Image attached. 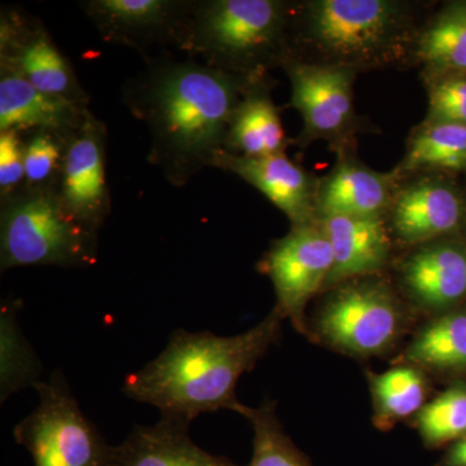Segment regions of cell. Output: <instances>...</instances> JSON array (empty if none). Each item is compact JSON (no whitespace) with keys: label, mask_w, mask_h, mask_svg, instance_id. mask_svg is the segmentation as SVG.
<instances>
[{"label":"cell","mask_w":466,"mask_h":466,"mask_svg":"<svg viewBox=\"0 0 466 466\" xmlns=\"http://www.w3.org/2000/svg\"><path fill=\"white\" fill-rule=\"evenodd\" d=\"M257 82L193 58L152 61L124 90L128 110L148 127L150 164L177 187L210 167L236 106Z\"/></svg>","instance_id":"6da1fadb"},{"label":"cell","mask_w":466,"mask_h":466,"mask_svg":"<svg viewBox=\"0 0 466 466\" xmlns=\"http://www.w3.org/2000/svg\"><path fill=\"white\" fill-rule=\"evenodd\" d=\"M283 320L272 309L256 327L232 337L177 329L159 357L126 376L122 390L157 408L161 419L184 425L220 410L242 415L247 406L236 398L238 380L278 342Z\"/></svg>","instance_id":"7a4b0ae2"},{"label":"cell","mask_w":466,"mask_h":466,"mask_svg":"<svg viewBox=\"0 0 466 466\" xmlns=\"http://www.w3.org/2000/svg\"><path fill=\"white\" fill-rule=\"evenodd\" d=\"M420 30L408 3L309 0L293 5L288 57L358 73L400 66L415 57Z\"/></svg>","instance_id":"3957f363"},{"label":"cell","mask_w":466,"mask_h":466,"mask_svg":"<svg viewBox=\"0 0 466 466\" xmlns=\"http://www.w3.org/2000/svg\"><path fill=\"white\" fill-rule=\"evenodd\" d=\"M291 17L284 0L195 2L177 47L213 69L265 81L289 55Z\"/></svg>","instance_id":"277c9868"},{"label":"cell","mask_w":466,"mask_h":466,"mask_svg":"<svg viewBox=\"0 0 466 466\" xmlns=\"http://www.w3.org/2000/svg\"><path fill=\"white\" fill-rule=\"evenodd\" d=\"M97 233L67 216L56 191H26L2 201L0 267H90Z\"/></svg>","instance_id":"5b68a950"},{"label":"cell","mask_w":466,"mask_h":466,"mask_svg":"<svg viewBox=\"0 0 466 466\" xmlns=\"http://www.w3.org/2000/svg\"><path fill=\"white\" fill-rule=\"evenodd\" d=\"M39 404L15 428L35 466H110L112 450L86 419L61 370L35 385Z\"/></svg>","instance_id":"8992f818"},{"label":"cell","mask_w":466,"mask_h":466,"mask_svg":"<svg viewBox=\"0 0 466 466\" xmlns=\"http://www.w3.org/2000/svg\"><path fill=\"white\" fill-rule=\"evenodd\" d=\"M373 276L333 288L319 311L315 329L329 348L351 357H373L400 339L406 315L400 299Z\"/></svg>","instance_id":"52a82bcc"},{"label":"cell","mask_w":466,"mask_h":466,"mask_svg":"<svg viewBox=\"0 0 466 466\" xmlns=\"http://www.w3.org/2000/svg\"><path fill=\"white\" fill-rule=\"evenodd\" d=\"M281 67L290 79V106L303 119L296 144L306 148L312 142L324 140L337 155L352 152L359 130L354 106L358 72L293 57L285 58Z\"/></svg>","instance_id":"ba28073f"},{"label":"cell","mask_w":466,"mask_h":466,"mask_svg":"<svg viewBox=\"0 0 466 466\" xmlns=\"http://www.w3.org/2000/svg\"><path fill=\"white\" fill-rule=\"evenodd\" d=\"M332 267V245L319 223L291 227L287 236L272 242L259 262V271L274 285V309L299 333H309L306 308L324 290Z\"/></svg>","instance_id":"9c48e42d"},{"label":"cell","mask_w":466,"mask_h":466,"mask_svg":"<svg viewBox=\"0 0 466 466\" xmlns=\"http://www.w3.org/2000/svg\"><path fill=\"white\" fill-rule=\"evenodd\" d=\"M106 126L90 110L66 137L56 193L67 216L97 233L110 214L106 177Z\"/></svg>","instance_id":"30bf717a"},{"label":"cell","mask_w":466,"mask_h":466,"mask_svg":"<svg viewBox=\"0 0 466 466\" xmlns=\"http://www.w3.org/2000/svg\"><path fill=\"white\" fill-rule=\"evenodd\" d=\"M0 67L23 76L39 91L87 106L88 95L46 27L14 9L0 17Z\"/></svg>","instance_id":"8fae6325"},{"label":"cell","mask_w":466,"mask_h":466,"mask_svg":"<svg viewBox=\"0 0 466 466\" xmlns=\"http://www.w3.org/2000/svg\"><path fill=\"white\" fill-rule=\"evenodd\" d=\"M195 2L174 0H90L82 3L86 15L106 42L144 50L174 45Z\"/></svg>","instance_id":"7c38bea8"},{"label":"cell","mask_w":466,"mask_h":466,"mask_svg":"<svg viewBox=\"0 0 466 466\" xmlns=\"http://www.w3.org/2000/svg\"><path fill=\"white\" fill-rule=\"evenodd\" d=\"M416 175L410 182H400L388 214L398 240L419 247L455 232L461 225L466 204L444 177Z\"/></svg>","instance_id":"4fadbf2b"},{"label":"cell","mask_w":466,"mask_h":466,"mask_svg":"<svg viewBox=\"0 0 466 466\" xmlns=\"http://www.w3.org/2000/svg\"><path fill=\"white\" fill-rule=\"evenodd\" d=\"M210 167L236 174L258 189L283 211L291 227L318 223L319 179L285 153L247 157L222 149Z\"/></svg>","instance_id":"5bb4252c"},{"label":"cell","mask_w":466,"mask_h":466,"mask_svg":"<svg viewBox=\"0 0 466 466\" xmlns=\"http://www.w3.org/2000/svg\"><path fill=\"white\" fill-rule=\"evenodd\" d=\"M400 276L419 308L449 311L466 299V244L443 238L419 245L401 262Z\"/></svg>","instance_id":"9a60e30c"},{"label":"cell","mask_w":466,"mask_h":466,"mask_svg":"<svg viewBox=\"0 0 466 466\" xmlns=\"http://www.w3.org/2000/svg\"><path fill=\"white\" fill-rule=\"evenodd\" d=\"M401 180L394 168L380 173L359 161L352 152L341 153L330 173L319 179L318 218H385Z\"/></svg>","instance_id":"2e32d148"},{"label":"cell","mask_w":466,"mask_h":466,"mask_svg":"<svg viewBox=\"0 0 466 466\" xmlns=\"http://www.w3.org/2000/svg\"><path fill=\"white\" fill-rule=\"evenodd\" d=\"M332 245L333 267L324 290L379 274L390 259L391 240L383 217L318 218Z\"/></svg>","instance_id":"e0dca14e"},{"label":"cell","mask_w":466,"mask_h":466,"mask_svg":"<svg viewBox=\"0 0 466 466\" xmlns=\"http://www.w3.org/2000/svg\"><path fill=\"white\" fill-rule=\"evenodd\" d=\"M87 112V106L39 91L23 76L0 67V133L46 130L66 137Z\"/></svg>","instance_id":"ac0fdd59"},{"label":"cell","mask_w":466,"mask_h":466,"mask_svg":"<svg viewBox=\"0 0 466 466\" xmlns=\"http://www.w3.org/2000/svg\"><path fill=\"white\" fill-rule=\"evenodd\" d=\"M110 466H238L211 455L189 437V425L161 419L137 426L127 440L113 447Z\"/></svg>","instance_id":"d6986e66"},{"label":"cell","mask_w":466,"mask_h":466,"mask_svg":"<svg viewBox=\"0 0 466 466\" xmlns=\"http://www.w3.org/2000/svg\"><path fill=\"white\" fill-rule=\"evenodd\" d=\"M289 139L266 81L257 82L245 92L236 106L223 150L232 155L260 157L285 153Z\"/></svg>","instance_id":"ffe728a7"},{"label":"cell","mask_w":466,"mask_h":466,"mask_svg":"<svg viewBox=\"0 0 466 466\" xmlns=\"http://www.w3.org/2000/svg\"><path fill=\"white\" fill-rule=\"evenodd\" d=\"M415 58L426 79L466 75V2L450 3L421 26Z\"/></svg>","instance_id":"44dd1931"},{"label":"cell","mask_w":466,"mask_h":466,"mask_svg":"<svg viewBox=\"0 0 466 466\" xmlns=\"http://www.w3.org/2000/svg\"><path fill=\"white\" fill-rule=\"evenodd\" d=\"M394 170L401 179L426 171H466V126L425 119L413 128Z\"/></svg>","instance_id":"7402d4cb"},{"label":"cell","mask_w":466,"mask_h":466,"mask_svg":"<svg viewBox=\"0 0 466 466\" xmlns=\"http://www.w3.org/2000/svg\"><path fill=\"white\" fill-rule=\"evenodd\" d=\"M404 361L420 370H466V309L444 312L424 325L404 352Z\"/></svg>","instance_id":"603a6c76"},{"label":"cell","mask_w":466,"mask_h":466,"mask_svg":"<svg viewBox=\"0 0 466 466\" xmlns=\"http://www.w3.org/2000/svg\"><path fill=\"white\" fill-rule=\"evenodd\" d=\"M375 424L389 431L400 420L417 415L425 406L428 381L420 368L404 364L383 373H368Z\"/></svg>","instance_id":"cb8c5ba5"},{"label":"cell","mask_w":466,"mask_h":466,"mask_svg":"<svg viewBox=\"0 0 466 466\" xmlns=\"http://www.w3.org/2000/svg\"><path fill=\"white\" fill-rule=\"evenodd\" d=\"M17 300H7L0 315V394L2 401L41 382L42 364L17 320Z\"/></svg>","instance_id":"d4e9b609"},{"label":"cell","mask_w":466,"mask_h":466,"mask_svg":"<svg viewBox=\"0 0 466 466\" xmlns=\"http://www.w3.org/2000/svg\"><path fill=\"white\" fill-rule=\"evenodd\" d=\"M242 416L249 420L254 431L253 456L248 466H311L285 433L275 401H263L258 408L245 407Z\"/></svg>","instance_id":"484cf974"},{"label":"cell","mask_w":466,"mask_h":466,"mask_svg":"<svg viewBox=\"0 0 466 466\" xmlns=\"http://www.w3.org/2000/svg\"><path fill=\"white\" fill-rule=\"evenodd\" d=\"M416 425L426 446L438 447L466 435V386L456 383L416 415Z\"/></svg>","instance_id":"4316f807"},{"label":"cell","mask_w":466,"mask_h":466,"mask_svg":"<svg viewBox=\"0 0 466 466\" xmlns=\"http://www.w3.org/2000/svg\"><path fill=\"white\" fill-rule=\"evenodd\" d=\"M66 137L51 131L38 130L25 142L26 191H56Z\"/></svg>","instance_id":"83f0119b"},{"label":"cell","mask_w":466,"mask_h":466,"mask_svg":"<svg viewBox=\"0 0 466 466\" xmlns=\"http://www.w3.org/2000/svg\"><path fill=\"white\" fill-rule=\"evenodd\" d=\"M426 121L466 126V75L429 78Z\"/></svg>","instance_id":"f1b7e54d"},{"label":"cell","mask_w":466,"mask_h":466,"mask_svg":"<svg viewBox=\"0 0 466 466\" xmlns=\"http://www.w3.org/2000/svg\"><path fill=\"white\" fill-rule=\"evenodd\" d=\"M25 183V142L17 131L0 133V196L16 195Z\"/></svg>","instance_id":"f546056e"},{"label":"cell","mask_w":466,"mask_h":466,"mask_svg":"<svg viewBox=\"0 0 466 466\" xmlns=\"http://www.w3.org/2000/svg\"><path fill=\"white\" fill-rule=\"evenodd\" d=\"M444 466H466V435L456 441L443 461Z\"/></svg>","instance_id":"4dcf8cb0"},{"label":"cell","mask_w":466,"mask_h":466,"mask_svg":"<svg viewBox=\"0 0 466 466\" xmlns=\"http://www.w3.org/2000/svg\"><path fill=\"white\" fill-rule=\"evenodd\" d=\"M465 204H466V202H465Z\"/></svg>","instance_id":"1f68e13d"}]
</instances>
